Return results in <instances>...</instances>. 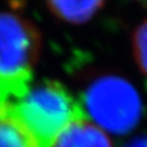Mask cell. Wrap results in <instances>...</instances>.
Here are the masks:
<instances>
[{
	"label": "cell",
	"instance_id": "1",
	"mask_svg": "<svg viewBox=\"0 0 147 147\" xmlns=\"http://www.w3.org/2000/svg\"><path fill=\"white\" fill-rule=\"evenodd\" d=\"M7 100L18 120L42 147H49L68 124L84 117L82 104L57 80L29 84L18 97Z\"/></svg>",
	"mask_w": 147,
	"mask_h": 147
},
{
	"label": "cell",
	"instance_id": "2",
	"mask_svg": "<svg viewBox=\"0 0 147 147\" xmlns=\"http://www.w3.org/2000/svg\"><path fill=\"white\" fill-rule=\"evenodd\" d=\"M34 23L14 11H0V94L15 98L32 84L41 53Z\"/></svg>",
	"mask_w": 147,
	"mask_h": 147
},
{
	"label": "cell",
	"instance_id": "3",
	"mask_svg": "<svg viewBox=\"0 0 147 147\" xmlns=\"http://www.w3.org/2000/svg\"><path fill=\"white\" fill-rule=\"evenodd\" d=\"M82 109L84 116L108 135H125L142 120L143 101L125 78L102 75L86 87Z\"/></svg>",
	"mask_w": 147,
	"mask_h": 147
},
{
	"label": "cell",
	"instance_id": "4",
	"mask_svg": "<svg viewBox=\"0 0 147 147\" xmlns=\"http://www.w3.org/2000/svg\"><path fill=\"white\" fill-rule=\"evenodd\" d=\"M49 147H113V144L109 135L84 116L68 124Z\"/></svg>",
	"mask_w": 147,
	"mask_h": 147
},
{
	"label": "cell",
	"instance_id": "5",
	"mask_svg": "<svg viewBox=\"0 0 147 147\" xmlns=\"http://www.w3.org/2000/svg\"><path fill=\"white\" fill-rule=\"evenodd\" d=\"M0 147H42L18 120L10 101L0 94Z\"/></svg>",
	"mask_w": 147,
	"mask_h": 147
},
{
	"label": "cell",
	"instance_id": "6",
	"mask_svg": "<svg viewBox=\"0 0 147 147\" xmlns=\"http://www.w3.org/2000/svg\"><path fill=\"white\" fill-rule=\"evenodd\" d=\"M105 1L106 0H45L53 15L71 25L89 22L102 8Z\"/></svg>",
	"mask_w": 147,
	"mask_h": 147
},
{
	"label": "cell",
	"instance_id": "7",
	"mask_svg": "<svg viewBox=\"0 0 147 147\" xmlns=\"http://www.w3.org/2000/svg\"><path fill=\"white\" fill-rule=\"evenodd\" d=\"M132 53L138 68L147 79V19H144L132 34Z\"/></svg>",
	"mask_w": 147,
	"mask_h": 147
},
{
	"label": "cell",
	"instance_id": "8",
	"mask_svg": "<svg viewBox=\"0 0 147 147\" xmlns=\"http://www.w3.org/2000/svg\"><path fill=\"white\" fill-rule=\"evenodd\" d=\"M123 147H147V132H143L140 135H136L132 138L128 143H125Z\"/></svg>",
	"mask_w": 147,
	"mask_h": 147
},
{
	"label": "cell",
	"instance_id": "9",
	"mask_svg": "<svg viewBox=\"0 0 147 147\" xmlns=\"http://www.w3.org/2000/svg\"><path fill=\"white\" fill-rule=\"evenodd\" d=\"M139 1H147V0H139Z\"/></svg>",
	"mask_w": 147,
	"mask_h": 147
}]
</instances>
